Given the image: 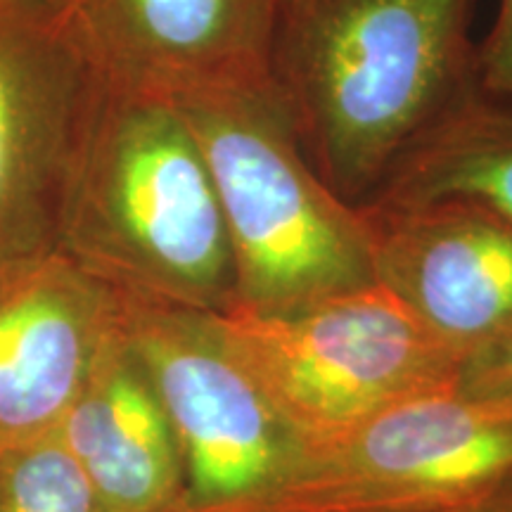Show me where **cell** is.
Masks as SVG:
<instances>
[{
    "label": "cell",
    "instance_id": "obj_11",
    "mask_svg": "<svg viewBox=\"0 0 512 512\" xmlns=\"http://www.w3.org/2000/svg\"><path fill=\"white\" fill-rule=\"evenodd\" d=\"M57 434L91 482L102 512H181L185 465L126 332L105 351Z\"/></svg>",
    "mask_w": 512,
    "mask_h": 512
},
{
    "label": "cell",
    "instance_id": "obj_1",
    "mask_svg": "<svg viewBox=\"0 0 512 512\" xmlns=\"http://www.w3.org/2000/svg\"><path fill=\"white\" fill-rule=\"evenodd\" d=\"M472 0H283L271 83L313 169L368 202L477 86Z\"/></svg>",
    "mask_w": 512,
    "mask_h": 512
},
{
    "label": "cell",
    "instance_id": "obj_4",
    "mask_svg": "<svg viewBox=\"0 0 512 512\" xmlns=\"http://www.w3.org/2000/svg\"><path fill=\"white\" fill-rule=\"evenodd\" d=\"M238 361L304 444L456 389L463 356L387 287L368 283L302 309L219 313Z\"/></svg>",
    "mask_w": 512,
    "mask_h": 512
},
{
    "label": "cell",
    "instance_id": "obj_8",
    "mask_svg": "<svg viewBox=\"0 0 512 512\" xmlns=\"http://www.w3.org/2000/svg\"><path fill=\"white\" fill-rule=\"evenodd\" d=\"M358 211L377 283L463 361L512 330V221L458 197Z\"/></svg>",
    "mask_w": 512,
    "mask_h": 512
},
{
    "label": "cell",
    "instance_id": "obj_13",
    "mask_svg": "<svg viewBox=\"0 0 512 512\" xmlns=\"http://www.w3.org/2000/svg\"><path fill=\"white\" fill-rule=\"evenodd\" d=\"M0 512H102V505L55 430L0 456Z\"/></svg>",
    "mask_w": 512,
    "mask_h": 512
},
{
    "label": "cell",
    "instance_id": "obj_9",
    "mask_svg": "<svg viewBox=\"0 0 512 512\" xmlns=\"http://www.w3.org/2000/svg\"><path fill=\"white\" fill-rule=\"evenodd\" d=\"M124 330V294L62 252L0 264V456L60 427Z\"/></svg>",
    "mask_w": 512,
    "mask_h": 512
},
{
    "label": "cell",
    "instance_id": "obj_14",
    "mask_svg": "<svg viewBox=\"0 0 512 512\" xmlns=\"http://www.w3.org/2000/svg\"><path fill=\"white\" fill-rule=\"evenodd\" d=\"M456 389L472 399L512 406V330L465 356Z\"/></svg>",
    "mask_w": 512,
    "mask_h": 512
},
{
    "label": "cell",
    "instance_id": "obj_6",
    "mask_svg": "<svg viewBox=\"0 0 512 512\" xmlns=\"http://www.w3.org/2000/svg\"><path fill=\"white\" fill-rule=\"evenodd\" d=\"M124 332L181 448V512L226 508L285 482L304 441L238 361L219 313L124 294Z\"/></svg>",
    "mask_w": 512,
    "mask_h": 512
},
{
    "label": "cell",
    "instance_id": "obj_7",
    "mask_svg": "<svg viewBox=\"0 0 512 512\" xmlns=\"http://www.w3.org/2000/svg\"><path fill=\"white\" fill-rule=\"evenodd\" d=\"M98 88L64 0H0V264L55 249L62 183Z\"/></svg>",
    "mask_w": 512,
    "mask_h": 512
},
{
    "label": "cell",
    "instance_id": "obj_3",
    "mask_svg": "<svg viewBox=\"0 0 512 512\" xmlns=\"http://www.w3.org/2000/svg\"><path fill=\"white\" fill-rule=\"evenodd\" d=\"M176 102L219 195L235 306L285 313L375 283L361 211L313 169L271 79Z\"/></svg>",
    "mask_w": 512,
    "mask_h": 512
},
{
    "label": "cell",
    "instance_id": "obj_15",
    "mask_svg": "<svg viewBox=\"0 0 512 512\" xmlns=\"http://www.w3.org/2000/svg\"><path fill=\"white\" fill-rule=\"evenodd\" d=\"M477 86L512 110V0H501L494 24L477 43Z\"/></svg>",
    "mask_w": 512,
    "mask_h": 512
},
{
    "label": "cell",
    "instance_id": "obj_16",
    "mask_svg": "<svg viewBox=\"0 0 512 512\" xmlns=\"http://www.w3.org/2000/svg\"><path fill=\"white\" fill-rule=\"evenodd\" d=\"M401 512H512V472L465 496Z\"/></svg>",
    "mask_w": 512,
    "mask_h": 512
},
{
    "label": "cell",
    "instance_id": "obj_10",
    "mask_svg": "<svg viewBox=\"0 0 512 512\" xmlns=\"http://www.w3.org/2000/svg\"><path fill=\"white\" fill-rule=\"evenodd\" d=\"M102 86L178 100L271 79L283 0H64Z\"/></svg>",
    "mask_w": 512,
    "mask_h": 512
},
{
    "label": "cell",
    "instance_id": "obj_5",
    "mask_svg": "<svg viewBox=\"0 0 512 512\" xmlns=\"http://www.w3.org/2000/svg\"><path fill=\"white\" fill-rule=\"evenodd\" d=\"M510 472L512 406L446 389L309 441L273 491L202 512H401Z\"/></svg>",
    "mask_w": 512,
    "mask_h": 512
},
{
    "label": "cell",
    "instance_id": "obj_2",
    "mask_svg": "<svg viewBox=\"0 0 512 512\" xmlns=\"http://www.w3.org/2000/svg\"><path fill=\"white\" fill-rule=\"evenodd\" d=\"M55 249L128 297L233 309L219 195L176 100L100 83L62 183Z\"/></svg>",
    "mask_w": 512,
    "mask_h": 512
},
{
    "label": "cell",
    "instance_id": "obj_12",
    "mask_svg": "<svg viewBox=\"0 0 512 512\" xmlns=\"http://www.w3.org/2000/svg\"><path fill=\"white\" fill-rule=\"evenodd\" d=\"M444 197L484 204L512 221V110L479 86L403 152L368 202Z\"/></svg>",
    "mask_w": 512,
    "mask_h": 512
}]
</instances>
